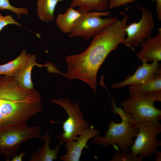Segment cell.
Instances as JSON below:
<instances>
[{
	"instance_id": "1",
	"label": "cell",
	"mask_w": 161,
	"mask_h": 161,
	"mask_svg": "<svg viewBox=\"0 0 161 161\" xmlns=\"http://www.w3.org/2000/svg\"><path fill=\"white\" fill-rule=\"evenodd\" d=\"M121 14L122 19H118L95 35L85 51L66 57L68 67L66 77L84 81L96 93L97 75L100 67L109 54L117 49L126 38L125 29L129 17L124 11Z\"/></svg>"
},
{
	"instance_id": "2",
	"label": "cell",
	"mask_w": 161,
	"mask_h": 161,
	"mask_svg": "<svg viewBox=\"0 0 161 161\" xmlns=\"http://www.w3.org/2000/svg\"><path fill=\"white\" fill-rule=\"evenodd\" d=\"M112 100L111 111L120 117L121 122L116 123L112 120L108 124V129L104 132L105 136L96 135L92 138L91 143L102 145L104 148L112 145L115 148L117 145L119 151L129 152L134 143V138L136 137L139 132L138 129L131 122L122 108L116 106L113 98Z\"/></svg>"
},
{
	"instance_id": "3",
	"label": "cell",
	"mask_w": 161,
	"mask_h": 161,
	"mask_svg": "<svg viewBox=\"0 0 161 161\" xmlns=\"http://www.w3.org/2000/svg\"><path fill=\"white\" fill-rule=\"evenodd\" d=\"M129 97L122 101L123 110L134 125L142 121L159 122L161 110L154 106L156 101H161V91L141 93L129 89Z\"/></svg>"
},
{
	"instance_id": "4",
	"label": "cell",
	"mask_w": 161,
	"mask_h": 161,
	"mask_svg": "<svg viewBox=\"0 0 161 161\" xmlns=\"http://www.w3.org/2000/svg\"><path fill=\"white\" fill-rule=\"evenodd\" d=\"M39 127L30 126L26 122L0 127V154L10 161L16 155L21 144L32 138H41Z\"/></svg>"
},
{
	"instance_id": "5",
	"label": "cell",
	"mask_w": 161,
	"mask_h": 161,
	"mask_svg": "<svg viewBox=\"0 0 161 161\" xmlns=\"http://www.w3.org/2000/svg\"><path fill=\"white\" fill-rule=\"evenodd\" d=\"M41 97L18 101L0 100V127L26 122L42 109Z\"/></svg>"
},
{
	"instance_id": "6",
	"label": "cell",
	"mask_w": 161,
	"mask_h": 161,
	"mask_svg": "<svg viewBox=\"0 0 161 161\" xmlns=\"http://www.w3.org/2000/svg\"><path fill=\"white\" fill-rule=\"evenodd\" d=\"M139 132L133 144L130 147L131 152L135 155H142L149 159L152 154L158 152L157 148L161 146V141L157 138L161 132V124L157 122L142 121L134 124Z\"/></svg>"
},
{
	"instance_id": "7",
	"label": "cell",
	"mask_w": 161,
	"mask_h": 161,
	"mask_svg": "<svg viewBox=\"0 0 161 161\" xmlns=\"http://www.w3.org/2000/svg\"><path fill=\"white\" fill-rule=\"evenodd\" d=\"M51 102L62 107L68 116L63 124L64 132L57 137L62 143L75 140L76 136L89 127V123L84 120V114L77 103H72L67 98L52 100Z\"/></svg>"
},
{
	"instance_id": "8",
	"label": "cell",
	"mask_w": 161,
	"mask_h": 161,
	"mask_svg": "<svg viewBox=\"0 0 161 161\" xmlns=\"http://www.w3.org/2000/svg\"><path fill=\"white\" fill-rule=\"evenodd\" d=\"M109 13L108 11H89L81 16L76 21L69 37H80L87 40L93 37L118 20L115 17L104 18L101 17L107 16Z\"/></svg>"
},
{
	"instance_id": "9",
	"label": "cell",
	"mask_w": 161,
	"mask_h": 161,
	"mask_svg": "<svg viewBox=\"0 0 161 161\" xmlns=\"http://www.w3.org/2000/svg\"><path fill=\"white\" fill-rule=\"evenodd\" d=\"M138 9L141 11L142 16L138 22H134L127 25L125 29L127 37L122 42L126 47L139 46L151 37L154 26L153 16L147 8L140 5Z\"/></svg>"
},
{
	"instance_id": "10",
	"label": "cell",
	"mask_w": 161,
	"mask_h": 161,
	"mask_svg": "<svg viewBox=\"0 0 161 161\" xmlns=\"http://www.w3.org/2000/svg\"><path fill=\"white\" fill-rule=\"evenodd\" d=\"M41 96L33 89H25L21 88L13 77L0 75V100L18 101Z\"/></svg>"
},
{
	"instance_id": "11",
	"label": "cell",
	"mask_w": 161,
	"mask_h": 161,
	"mask_svg": "<svg viewBox=\"0 0 161 161\" xmlns=\"http://www.w3.org/2000/svg\"><path fill=\"white\" fill-rule=\"evenodd\" d=\"M138 66L134 73L127 76L122 81L113 84L112 88L117 89L127 85L138 86L143 84L151 79L161 68L159 61L154 60L150 64L143 63Z\"/></svg>"
},
{
	"instance_id": "12",
	"label": "cell",
	"mask_w": 161,
	"mask_h": 161,
	"mask_svg": "<svg viewBox=\"0 0 161 161\" xmlns=\"http://www.w3.org/2000/svg\"><path fill=\"white\" fill-rule=\"evenodd\" d=\"M98 131L95 129L93 126L89 127L78 135L75 140L66 143L65 148L66 153L60 159L63 161H80L82 151L84 148L88 149L89 146L87 143L88 140L100 134Z\"/></svg>"
},
{
	"instance_id": "13",
	"label": "cell",
	"mask_w": 161,
	"mask_h": 161,
	"mask_svg": "<svg viewBox=\"0 0 161 161\" xmlns=\"http://www.w3.org/2000/svg\"><path fill=\"white\" fill-rule=\"evenodd\" d=\"M139 46L142 49L136 56L143 63H148L157 60H161V28L157 34L148 38Z\"/></svg>"
},
{
	"instance_id": "14",
	"label": "cell",
	"mask_w": 161,
	"mask_h": 161,
	"mask_svg": "<svg viewBox=\"0 0 161 161\" xmlns=\"http://www.w3.org/2000/svg\"><path fill=\"white\" fill-rule=\"evenodd\" d=\"M35 66L40 67L44 66V65L38 64L36 55L32 54L27 62L17 70L13 76L19 85L24 89H34L31 75L32 69Z\"/></svg>"
},
{
	"instance_id": "15",
	"label": "cell",
	"mask_w": 161,
	"mask_h": 161,
	"mask_svg": "<svg viewBox=\"0 0 161 161\" xmlns=\"http://www.w3.org/2000/svg\"><path fill=\"white\" fill-rule=\"evenodd\" d=\"M89 12L84 11L79 8L75 10L70 6L64 13H60L58 15L56 20V24L63 32L70 33L77 19Z\"/></svg>"
},
{
	"instance_id": "16",
	"label": "cell",
	"mask_w": 161,
	"mask_h": 161,
	"mask_svg": "<svg viewBox=\"0 0 161 161\" xmlns=\"http://www.w3.org/2000/svg\"><path fill=\"white\" fill-rule=\"evenodd\" d=\"M41 139L44 141V144L36 151L33 152L30 161H52L57 160V155L63 143L60 141L54 149H50L49 144L51 137L49 134L45 131V135L42 136Z\"/></svg>"
},
{
	"instance_id": "17",
	"label": "cell",
	"mask_w": 161,
	"mask_h": 161,
	"mask_svg": "<svg viewBox=\"0 0 161 161\" xmlns=\"http://www.w3.org/2000/svg\"><path fill=\"white\" fill-rule=\"evenodd\" d=\"M63 0H38L37 12L39 18L42 21L48 23L54 19L55 9L58 3Z\"/></svg>"
},
{
	"instance_id": "18",
	"label": "cell",
	"mask_w": 161,
	"mask_h": 161,
	"mask_svg": "<svg viewBox=\"0 0 161 161\" xmlns=\"http://www.w3.org/2000/svg\"><path fill=\"white\" fill-rule=\"evenodd\" d=\"M31 55L30 53L27 54L26 50L23 49L15 59L0 65V75L13 77L17 70L27 62Z\"/></svg>"
},
{
	"instance_id": "19",
	"label": "cell",
	"mask_w": 161,
	"mask_h": 161,
	"mask_svg": "<svg viewBox=\"0 0 161 161\" xmlns=\"http://www.w3.org/2000/svg\"><path fill=\"white\" fill-rule=\"evenodd\" d=\"M108 5V0H72L70 4V6L73 8L79 7L86 11H105Z\"/></svg>"
},
{
	"instance_id": "20",
	"label": "cell",
	"mask_w": 161,
	"mask_h": 161,
	"mask_svg": "<svg viewBox=\"0 0 161 161\" xmlns=\"http://www.w3.org/2000/svg\"><path fill=\"white\" fill-rule=\"evenodd\" d=\"M129 89H134L141 93L161 91V69L146 83L140 85L129 86Z\"/></svg>"
},
{
	"instance_id": "21",
	"label": "cell",
	"mask_w": 161,
	"mask_h": 161,
	"mask_svg": "<svg viewBox=\"0 0 161 161\" xmlns=\"http://www.w3.org/2000/svg\"><path fill=\"white\" fill-rule=\"evenodd\" d=\"M143 156L138 157L134 155L131 152H125L118 151L115 153L109 160L110 161H142Z\"/></svg>"
},
{
	"instance_id": "22",
	"label": "cell",
	"mask_w": 161,
	"mask_h": 161,
	"mask_svg": "<svg viewBox=\"0 0 161 161\" xmlns=\"http://www.w3.org/2000/svg\"><path fill=\"white\" fill-rule=\"evenodd\" d=\"M0 10H8L15 13L18 17L20 18L21 14H28V10L24 7L18 8L11 5L8 0H0Z\"/></svg>"
},
{
	"instance_id": "23",
	"label": "cell",
	"mask_w": 161,
	"mask_h": 161,
	"mask_svg": "<svg viewBox=\"0 0 161 161\" xmlns=\"http://www.w3.org/2000/svg\"><path fill=\"white\" fill-rule=\"evenodd\" d=\"M9 24H14L18 26H21L11 15L3 16L0 13V31L5 26Z\"/></svg>"
},
{
	"instance_id": "24",
	"label": "cell",
	"mask_w": 161,
	"mask_h": 161,
	"mask_svg": "<svg viewBox=\"0 0 161 161\" xmlns=\"http://www.w3.org/2000/svg\"><path fill=\"white\" fill-rule=\"evenodd\" d=\"M136 0H110L109 1L108 7L110 9L125 5Z\"/></svg>"
},
{
	"instance_id": "25",
	"label": "cell",
	"mask_w": 161,
	"mask_h": 161,
	"mask_svg": "<svg viewBox=\"0 0 161 161\" xmlns=\"http://www.w3.org/2000/svg\"><path fill=\"white\" fill-rule=\"evenodd\" d=\"M156 10L157 19L161 20V0H156Z\"/></svg>"
},
{
	"instance_id": "26",
	"label": "cell",
	"mask_w": 161,
	"mask_h": 161,
	"mask_svg": "<svg viewBox=\"0 0 161 161\" xmlns=\"http://www.w3.org/2000/svg\"><path fill=\"white\" fill-rule=\"evenodd\" d=\"M25 156V153L24 152H21L19 154V155H17L13 157L11 159V161H21L22 160V158Z\"/></svg>"
},
{
	"instance_id": "27",
	"label": "cell",
	"mask_w": 161,
	"mask_h": 161,
	"mask_svg": "<svg viewBox=\"0 0 161 161\" xmlns=\"http://www.w3.org/2000/svg\"><path fill=\"white\" fill-rule=\"evenodd\" d=\"M156 155V157L155 160V161H161V152H158Z\"/></svg>"
},
{
	"instance_id": "28",
	"label": "cell",
	"mask_w": 161,
	"mask_h": 161,
	"mask_svg": "<svg viewBox=\"0 0 161 161\" xmlns=\"http://www.w3.org/2000/svg\"><path fill=\"white\" fill-rule=\"evenodd\" d=\"M9 0V1H10V0Z\"/></svg>"
}]
</instances>
